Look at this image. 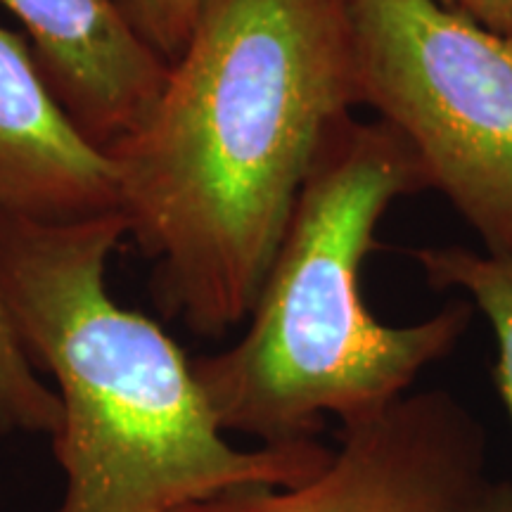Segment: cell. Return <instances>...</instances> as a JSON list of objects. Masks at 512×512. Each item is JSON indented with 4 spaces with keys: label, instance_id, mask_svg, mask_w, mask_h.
<instances>
[{
    "label": "cell",
    "instance_id": "cell-1",
    "mask_svg": "<svg viewBox=\"0 0 512 512\" xmlns=\"http://www.w3.org/2000/svg\"><path fill=\"white\" fill-rule=\"evenodd\" d=\"M356 105L349 0H200L155 107L105 150L159 309L200 337L249 318L325 133Z\"/></svg>",
    "mask_w": 512,
    "mask_h": 512
},
{
    "label": "cell",
    "instance_id": "cell-2",
    "mask_svg": "<svg viewBox=\"0 0 512 512\" xmlns=\"http://www.w3.org/2000/svg\"><path fill=\"white\" fill-rule=\"evenodd\" d=\"M121 211L36 221L0 211V292L62 406L55 512H174L240 486H297L330 463L318 439L230 446L190 358L143 313L107 292Z\"/></svg>",
    "mask_w": 512,
    "mask_h": 512
},
{
    "label": "cell",
    "instance_id": "cell-3",
    "mask_svg": "<svg viewBox=\"0 0 512 512\" xmlns=\"http://www.w3.org/2000/svg\"><path fill=\"white\" fill-rule=\"evenodd\" d=\"M427 188L418 157L384 121L344 114L328 128L247 332L190 361L223 432L273 446L316 439L328 415L342 427L370 420L458 347L470 302L396 328L375 318L361 290L387 209Z\"/></svg>",
    "mask_w": 512,
    "mask_h": 512
},
{
    "label": "cell",
    "instance_id": "cell-4",
    "mask_svg": "<svg viewBox=\"0 0 512 512\" xmlns=\"http://www.w3.org/2000/svg\"><path fill=\"white\" fill-rule=\"evenodd\" d=\"M363 105L406 140L484 242L512 259V36L439 0H349Z\"/></svg>",
    "mask_w": 512,
    "mask_h": 512
},
{
    "label": "cell",
    "instance_id": "cell-5",
    "mask_svg": "<svg viewBox=\"0 0 512 512\" xmlns=\"http://www.w3.org/2000/svg\"><path fill=\"white\" fill-rule=\"evenodd\" d=\"M489 486L482 422L446 389H427L344 425L304 484L240 486L174 512H472Z\"/></svg>",
    "mask_w": 512,
    "mask_h": 512
},
{
    "label": "cell",
    "instance_id": "cell-6",
    "mask_svg": "<svg viewBox=\"0 0 512 512\" xmlns=\"http://www.w3.org/2000/svg\"><path fill=\"white\" fill-rule=\"evenodd\" d=\"M31 36L48 88L98 150L143 124L169 62L131 27L117 0H0Z\"/></svg>",
    "mask_w": 512,
    "mask_h": 512
},
{
    "label": "cell",
    "instance_id": "cell-7",
    "mask_svg": "<svg viewBox=\"0 0 512 512\" xmlns=\"http://www.w3.org/2000/svg\"><path fill=\"white\" fill-rule=\"evenodd\" d=\"M0 211L74 221L119 211L110 159L67 117L22 36L0 27Z\"/></svg>",
    "mask_w": 512,
    "mask_h": 512
},
{
    "label": "cell",
    "instance_id": "cell-8",
    "mask_svg": "<svg viewBox=\"0 0 512 512\" xmlns=\"http://www.w3.org/2000/svg\"><path fill=\"white\" fill-rule=\"evenodd\" d=\"M434 290H460L489 320L498 344L494 380L512 422V259L467 247H425L415 252Z\"/></svg>",
    "mask_w": 512,
    "mask_h": 512
},
{
    "label": "cell",
    "instance_id": "cell-9",
    "mask_svg": "<svg viewBox=\"0 0 512 512\" xmlns=\"http://www.w3.org/2000/svg\"><path fill=\"white\" fill-rule=\"evenodd\" d=\"M62 406L55 389L36 373L0 292V432L46 434L53 437L60 427Z\"/></svg>",
    "mask_w": 512,
    "mask_h": 512
},
{
    "label": "cell",
    "instance_id": "cell-10",
    "mask_svg": "<svg viewBox=\"0 0 512 512\" xmlns=\"http://www.w3.org/2000/svg\"><path fill=\"white\" fill-rule=\"evenodd\" d=\"M131 27L164 57L174 62L192 34L200 0H117Z\"/></svg>",
    "mask_w": 512,
    "mask_h": 512
},
{
    "label": "cell",
    "instance_id": "cell-11",
    "mask_svg": "<svg viewBox=\"0 0 512 512\" xmlns=\"http://www.w3.org/2000/svg\"><path fill=\"white\" fill-rule=\"evenodd\" d=\"M439 3L494 34L512 36V0H439Z\"/></svg>",
    "mask_w": 512,
    "mask_h": 512
},
{
    "label": "cell",
    "instance_id": "cell-12",
    "mask_svg": "<svg viewBox=\"0 0 512 512\" xmlns=\"http://www.w3.org/2000/svg\"><path fill=\"white\" fill-rule=\"evenodd\" d=\"M472 512H512V484L491 482L484 498Z\"/></svg>",
    "mask_w": 512,
    "mask_h": 512
}]
</instances>
